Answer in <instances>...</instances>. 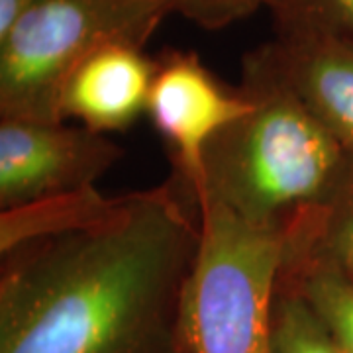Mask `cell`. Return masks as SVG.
<instances>
[{"mask_svg": "<svg viewBox=\"0 0 353 353\" xmlns=\"http://www.w3.org/2000/svg\"><path fill=\"white\" fill-rule=\"evenodd\" d=\"M199 252V208L175 176L18 245L0 255V353H187L181 318Z\"/></svg>", "mask_w": 353, "mask_h": 353, "instance_id": "cell-1", "label": "cell"}, {"mask_svg": "<svg viewBox=\"0 0 353 353\" xmlns=\"http://www.w3.org/2000/svg\"><path fill=\"white\" fill-rule=\"evenodd\" d=\"M240 88L252 108L206 145L194 202L210 199L252 226L287 232L336 201L353 153L287 83L267 43L243 57Z\"/></svg>", "mask_w": 353, "mask_h": 353, "instance_id": "cell-2", "label": "cell"}, {"mask_svg": "<svg viewBox=\"0 0 353 353\" xmlns=\"http://www.w3.org/2000/svg\"><path fill=\"white\" fill-rule=\"evenodd\" d=\"M201 252L183 303L187 353H271L285 232L252 226L202 199Z\"/></svg>", "mask_w": 353, "mask_h": 353, "instance_id": "cell-3", "label": "cell"}, {"mask_svg": "<svg viewBox=\"0 0 353 353\" xmlns=\"http://www.w3.org/2000/svg\"><path fill=\"white\" fill-rule=\"evenodd\" d=\"M167 18L150 0H39L0 36V118L63 122L65 83L108 43L145 46Z\"/></svg>", "mask_w": 353, "mask_h": 353, "instance_id": "cell-4", "label": "cell"}, {"mask_svg": "<svg viewBox=\"0 0 353 353\" xmlns=\"http://www.w3.org/2000/svg\"><path fill=\"white\" fill-rule=\"evenodd\" d=\"M122 155L81 124L0 118V210L94 187Z\"/></svg>", "mask_w": 353, "mask_h": 353, "instance_id": "cell-5", "label": "cell"}, {"mask_svg": "<svg viewBox=\"0 0 353 353\" xmlns=\"http://www.w3.org/2000/svg\"><path fill=\"white\" fill-rule=\"evenodd\" d=\"M250 108V97L224 85L196 53L169 50L157 59L145 114L167 145L173 176L192 201L202 187L206 145Z\"/></svg>", "mask_w": 353, "mask_h": 353, "instance_id": "cell-6", "label": "cell"}, {"mask_svg": "<svg viewBox=\"0 0 353 353\" xmlns=\"http://www.w3.org/2000/svg\"><path fill=\"white\" fill-rule=\"evenodd\" d=\"M157 59L143 46L116 41L90 53L65 83L59 102L63 122L101 134L124 132L148 112Z\"/></svg>", "mask_w": 353, "mask_h": 353, "instance_id": "cell-7", "label": "cell"}, {"mask_svg": "<svg viewBox=\"0 0 353 353\" xmlns=\"http://www.w3.org/2000/svg\"><path fill=\"white\" fill-rule=\"evenodd\" d=\"M279 71L353 153V39L318 28H275Z\"/></svg>", "mask_w": 353, "mask_h": 353, "instance_id": "cell-8", "label": "cell"}, {"mask_svg": "<svg viewBox=\"0 0 353 353\" xmlns=\"http://www.w3.org/2000/svg\"><path fill=\"white\" fill-rule=\"evenodd\" d=\"M120 196H106L97 187L51 196L0 212V255L28 241L85 226L106 216Z\"/></svg>", "mask_w": 353, "mask_h": 353, "instance_id": "cell-9", "label": "cell"}, {"mask_svg": "<svg viewBox=\"0 0 353 353\" xmlns=\"http://www.w3.org/2000/svg\"><path fill=\"white\" fill-rule=\"evenodd\" d=\"M283 259L326 265L353 281V171L336 201L285 232Z\"/></svg>", "mask_w": 353, "mask_h": 353, "instance_id": "cell-10", "label": "cell"}, {"mask_svg": "<svg viewBox=\"0 0 353 353\" xmlns=\"http://www.w3.org/2000/svg\"><path fill=\"white\" fill-rule=\"evenodd\" d=\"M281 277L310 304L324 328L328 330L340 353H353V281L343 273L316 263L281 265Z\"/></svg>", "mask_w": 353, "mask_h": 353, "instance_id": "cell-11", "label": "cell"}, {"mask_svg": "<svg viewBox=\"0 0 353 353\" xmlns=\"http://www.w3.org/2000/svg\"><path fill=\"white\" fill-rule=\"evenodd\" d=\"M271 353H340L310 304L281 275L273 304Z\"/></svg>", "mask_w": 353, "mask_h": 353, "instance_id": "cell-12", "label": "cell"}, {"mask_svg": "<svg viewBox=\"0 0 353 353\" xmlns=\"http://www.w3.org/2000/svg\"><path fill=\"white\" fill-rule=\"evenodd\" d=\"M275 28H318L353 39V0H271Z\"/></svg>", "mask_w": 353, "mask_h": 353, "instance_id": "cell-13", "label": "cell"}, {"mask_svg": "<svg viewBox=\"0 0 353 353\" xmlns=\"http://www.w3.org/2000/svg\"><path fill=\"white\" fill-rule=\"evenodd\" d=\"M167 16H181L206 32L224 30L248 20L259 10H269L271 0H150Z\"/></svg>", "mask_w": 353, "mask_h": 353, "instance_id": "cell-14", "label": "cell"}, {"mask_svg": "<svg viewBox=\"0 0 353 353\" xmlns=\"http://www.w3.org/2000/svg\"><path fill=\"white\" fill-rule=\"evenodd\" d=\"M39 0H0V36Z\"/></svg>", "mask_w": 353, "mask_h": 353, "instance_id": "cell-15", "label": "cell"}]
</instances>
